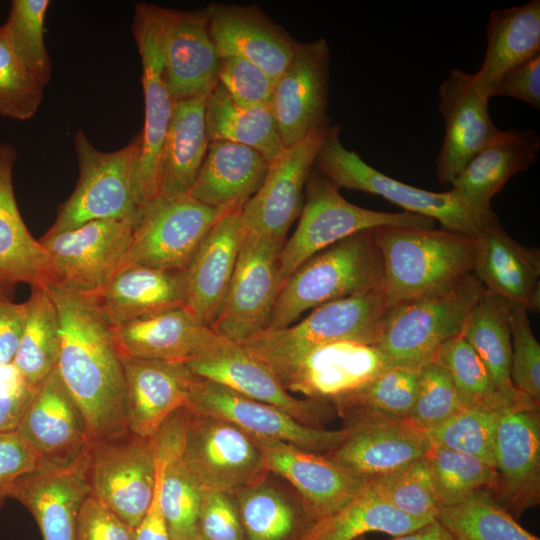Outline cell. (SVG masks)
<instances>
[{"instance_id":"obj_1","label":"cell","mask_w":540,"mask_h":540,"mask_svg":"<svg viewBox=\"0 0 540 540\" xmlns=\"http://www.w3.org/2000/svg\"><path fill=\"white\" fill-rule=\"evenodd\" d=\"M60 321L56 369L78 405L91 440L128 429L123 355L90 293L48 289Z\"/></svg>"},{"instance_id":"obj_2","label":"cell","mask_w":540,"mask_h":540,"mask_svg":"<svg viewBox=\"0 0 540 540\" xmlns=\"http://www.w3.org/2000/svg\"><path fill=\"white\" fill-rule=\"evenodd\" d=\"M372 232L391 308L473 273L474 238L443 228L387 226Z\"/></svg>"},{"instance_id":"obj_3","label":"cell","mask_w":540,"mask_h":540,"mask_svg":"<svg viewBox=\"0 0 540 540\" xmlns=\"http://www.w3.org/2000/svg\"><path fill=\"white\" fill-rule=\"evenodd\" d=\"M372 230L355 233L302 263L279 288L265 330L288 327L327 302L382 288V258Z\"/></svg>"},{"instance_id":"obj_4","label":"cell","mask_w":540,"mask_h":540,"mask_svg":"<svg viewBox=\"0 0 540 540\" xmlns=\"http://www.w3.org/2000/svg\"><path fill=\"white\" fill-rule=\"evenodd\" d=\"M473 273L393 307L375 347L387 367H421L439 347L461 334L485 292Z\"/></svg>"},{"instance_id":"obj_5","label":"cell","mask_w":540,"mask_h":540,"mask_svg":"<svg viewBox=\"0 0 540 540\" xmlns=\"http://www.w3.org/2000/svg\"><path fill=\"white\" fill-rule=\"evenodd\" d=\"M338 125H330L314 166L339 188L381 196L405 212L426 216L441 228L476 239L497 215L479 210L451 190L432 192L405 184L378 171L341 142Z\"/></svg>"},{"instance_id":"obj_6","label":"cell","mask_w":540,"mask_h":540,"mask_svg":"<svg viewBox=\"0 0 540 540\" xmlns=\"http://www.w3.org/2000/svg\"><path fill=\"white\" fill-rule=\"evenodd\" d=\"M305 189L298 226L278 255V290L310 257L355 233L387 226L434 228L435 221L423 215L375 211L350 203L315 166Z\"/></svg>"},{"instance_id":"obj_7","label":"cell","mask_w":540,"mask_h":540,"mask_svg":"<svg viewBox=\"0 0 540 540\" xmlns=\"http://www.w3.org/2000/svg\"><path fill=\"white\" fill-rule=\"evenodd\" d=\"M241 346L261 361L288 393L330 404L358 390L387 367L375 346L357 342L288 349Z\"/></svg>"},{"instance_id":"obj_8","label":"cell","mask_w":540,"mask_h":540,"mask_svg":"<svg viewBox=\"0 0 540 540\" xmlns=\"http://www.w3.org/2000/svg\"><path fill=\"white\" fill-rule=\"evenodd\" d=\"M140 134L124 147L104 152L79 129L74 135L79 176L71 195L59 206L46 233L74 229L101 219H137L132 178L140 152Z\"/></svg>"},{"instance_id":"obj_9","label":"cell","mask_w":540,"mask_h":540,"mask_svg":"<svg viewBox=\"0 0 540 540\" xmlns=\"http://www.w3.org/2000/svg\"><path fill=\"white\" fill-rule=\"evenodd\" d=\"M240 208L211 207L188 193L157 195L140 208L120 267L138 265L185 271L200 244L225 214Z\"/></svg>"},{"instance_id":"obj_10","label":"cell","mask_w":540,"mask_h":540,"mask_svg":"<svg viewBox=\"0 0 540 540\" xmlns=\"http://www.w3.org/2000/svg\"><path fill=\"white\" fill-rule=\"evenodd\" d=\"M90 495L135 528L155 491L156 456L152 438L129 430L91 440L85 452Z\"/></svg>"},{"instance_id":"obj_11","label":"cell","mask_w":540,"mask_h":540,"mask_svg":"<svg viewBox=\"0 0 540 540\" xmlns=\"http://www.w3.org/2000/svg\"><path fill=\"white\" fill-rule=\"evenodd\" d=\"M180 458L202 489L231 494L269 472L255 438L230 421L189 408Z\"/></svg>"},{"instance_id":"obj_12","label":"cell","mask_w":540,"mask_h":540,"mask_svg":"<svg viewBox=\"0 0 540 540\" xmlns=\"http://www.w3.org/2000/svg\"><path fill=\"white\" fill-rule=\"evenodd\" d=\"M132 32L141 58L145 106L140 152L132 178L134 199L141 208L159 194L161 153L173 101L164 78L155 4L135 5Z\"/></svg>"},{"instance_id":"obj_13","label":"cell","mask_w":540,"mask_h":540,"mask_svg":"<svg viewBox=\"0 0 540 540\" xmlns=\"http://www.w3.org/2000/svg\"><path fill=\"white\" fill-rule=\"evenodd\" d=\"M136 220H93L71 230L45 233L39 242L49 257L52 287L80 293L101 287L121 265Z\"/></svg>"},{"instance_id":"obj_14","label":"cell","mask_w":540,"mask_h":540,"mask_svg":"<svg viewBox=\"0 0 540 540\" xmlns=\"http://www.w3.org/2000/svg\"><path fill=\"white\" fill-rule=\"evenodd\" d=\"M187 408L230 421L257 440L280 442L321 455L329 454L349 434L346 427L328 430L307 426L273 405L198 376Z\"/></svg>"},{"instance_id":"obj_15","label":"cell","mask_w":540,"mask_h":540,"mask_svg":"<svg viewBox=\"0 0 540 540\" xmlns=\"http://www.w3.org/2000/svg\"><path fill=\"white\" fill-rule=\"evenodd\" d=\"M391 309L383 288L375 289L322 304L295 325L263 330L239 344L288 349L350 341L375 346Z\"/></svg>"},{"instance_id":"obj_16","label":"cell","mask_w":540,"mask_h":540,"mask_svg":"<svg viewBox=\"0 0 540 540\" xmlns=\"http://www.w3.org/2000/svg\"><path fill=\"white\" fill-rule=\"evenodd\" d=\"M282 246L245 231L226 298L211 327L216 334L241 343L267 328L278 293Z\"/></svg>"},{"instance_id":"obj_17","label":"cell","mask_w":540,"mask_h":540,"mask_svg":"<svg viewBox=\"0 0 540 540\" xmlns=\"http://www.w3.org/2000/svg\"><path fill=\"white\" fill-rule=\"evenodd\" d=\"M329 126L285 147L269 163L262 185L241 208L247 232L285 243L289 227L302 211L303 189Z\"/></svg>"},{"instance_id":"obj_18","label":"cell","mask_w":540,"mask_h":540,"mask_svg":"<svg viewBox=\"0 0 540 540\" xmlns=\"http://www.w3.org/2000/svg\"><path fill=\"white\" fill-rule=\"evenodd\" d=\"M330 51L324 38L296 42L286 69L275 81L269 109L284 147L330 124L327 116Z\"/></svg>"},{"instance_id":"obj_19","label":"cell","mask_w":540,"mask_h":540,"mask_svg":"<svg viewBox=\"0 0 540 540\" xmlns=\"http://www.w3.org/2000/svg\"><path fill=\"white\" fill-rule=\"evenodd\" d=\"M496 485L490 491L510 514L519 516L540 502L539 403L525 398L501 417L495 436Z\"/></svg>"},{"instance_id":"obj_20","label":"cell","mask_w":540,"mask_h":540,"mask_svg":"<svg viewBox=\"0 0 540 540\" xmlns=\"http://www.w3.org/2000/svg\"><path fill=\"white\" fill-rule=\"evenodd\" d=\"M186 364L196 376L273 405L307 426L324 428L336 416L330 403L288 393L261 361L227 339Z\"/></svg>"},{"instance_id":"obj_21","label":"cell","mask_w":540,"mask_h":540,"mask_svg":"<svg viewBox=\"0 0 540 540\" xmlns=\"http://www.w3.org/2000/svg\"><path fill=\"white\" fill-rule=\"evenodd\" d=\"M164 78L173 102L208 95L218 83L220 57L202 10L156 5Z\"/></svg>"},{"instance_id":"obj_22","label":"cell","mask_w":540,"mask_h":540,"mask_svg":"<svg viewBox=\"0 0 540 540\" xmlns=\"http://www.w3.org/2000/svg\"><path fill=\"white\" fill-rule=\"evenodd\" d=\"M16 432L45 463L70 465L86 451L85 419L56 367L32 388Z\"/></svg>"},{"instance_id":"obj_23","label":"cell","mask_w":540,"mask_h":540,"mask_svg":"<svg viewBox=\"0 0 540 540\" xmlns=\"http://www.w3.org/2000/svg\"><path fill=\"white\" fill-rule=\"evenodd\" d=\"M256 441L268 470L295 490L316 520L341 510L357 497L371 480L326 455L280 442Z\"/></svg>"},{"instance_id":"obj_24","label":"cell","mask_w":540,"mask_h":540,"mask_svg":"<svg viewBox=\"0 0 540 540\" xmlns=\"http://www.w3.org/2000/svg\"><path fill=\"white\" fill-rule=\"evenodd\" d=\"M202 12L220 58H244L276 81L296 42L257 5L211 3Z\"/></svg>"},{"instance_id":"obj_25","label":"cell","mask_w":540,"mask_h":540,"mask_svg":"<svg viewBox=\"0 0 540 540\" xmlns=\"http://www.w3.org/2000/svg\"><path fill=\"white\" fill-rule=\"evenodd\" d=\"M444 138L436 157L439 183L451 182L500 130L489 114V101L475 89L473 74L453 69L438 90Z\"/></svg>"},{"instance_id":"obj_26","label":"cell","mask_w":540,"mask_h":540,"mask_svg":"<svg viewBox=\"0 0 540 540\" xmlns=\"http://www.w3.org/2000/svg\"><path fill=\"white\" fill-rule=\"evenodd\" d=\"M85 452L70 465L42 462L21 476L11 490L10 498L30 511L43 540H77L80 511L90 495Z\"/></svg>"},{"instance_id":"obj_27","label":"cell","mask_w":540,"mask_h":540,"mask_svg":"<svg viewBox=\"0 0 540 540\" xmlns=\"http://www.w3.org/2000/svg\"><path fill=\"white\" fill-rule=\"evenodd\" d=\"M129 431L152 438L175 412L189 405L197 379L185 362L123 355Z\"/></svg>"},{"instance_id":"obj_28","label":"cell","mask_w":540,"mask_h":540,"mask_svg":"<svg viewBox=\"0 0 540 540\" xmlns=\"http://www.w3.org/2000/svg\"><path fill=\"white\" fill-rule=\"evenodd\" d=\"M15 147L0 142V297L10 299L18 283L49 289L53 277L48 254L24 223L13 187Z\"/></svg>"},{"instance_id":"obj_29","label":"cell","mask_w":540,"mask_h":540,"mask_svg":"<svg viewBox=\"0 0 540 540\" xmlns=\"http://www.w3.org/2000/svg\"><path fill=\"white\" fill-rule=\"evenodd\" d=\"M473 274L484 288L510 305L540 308V251L520 244L491 220L478 235Z\"/></svg>"},{"instance_id":"obj_30","label":"cell","mask_w":540,"mask_h":540,"mask_svg":"<svg viewBox=\"0 0 540 540\" xmlns=\"http://www.w3.org/2000/svg\"><path fill=\"white\" fill-rule=\"evenodd\" d=\"M245 231L241 208L225 214L185 270V306L210 328L226 298Z\"/></svg>"},{"instance_id":"obj_31","label":"cell","mask_w":540,"mask_h":540,"mask_svg":"<svg viewBox=\"0 0 540 540\" xmlns=\"http://www.w3.org/2000/svg\"><path fill=\"white\" fill-rule=\"evenodd\" d=\"M344 427L348 436L326 456L367 479L394 472L432 447L426 432L408 420H371Z\"/></svg>"},{"instance_id":"obj_32","label":"cell","mask_w":540,"mask_h":540,"mask_svg":"<svg viewBox=\"0 0 540 540\" xmlns=\"http://www.w3.org/2000/svg\"><path fill=\"white\" fill-rule=\"evenodd\" d=\"M113 329L122 355L162 361L186 363L225 339L185 305Z\"/></svg>"},{"instance_id":"obj_33","label":"cell","mask_w":540,"mask_h":540,"mask_svg":"<svg viewBox=\"0 0 540 540\" xmlns=\"http://www.w3.org/2000/svg\"><path fill=\"white\" fill-rule=\"evenodd\" d=\"M90 293L108 323L119 327L185 305V271L130 265L118 268Z\"/></svg>"},{"instance_id":"obj_34","label":"cell","mask_w":540,"mask_h":540,"mask_svg":"<svg viewBox=\"0 0 540 540\" xmlns=\"http://www.w3.org/2000/svg\"><path fill=\"white\" fill-rule=\"evenodd\" d=\"M540 151L534 130H499L451 182V191L473 207L490 211L492 198L514 175L532 166Z\"/></svg>"},{"instance_id":"obj_35","label":"cell","mask_w":540,"mask_h":540,"mask_svg":"<svg viewBox=\"0 0 540 540\" xmlns=\"http://www.w3.org/2000/svg\"><path fill=\"white\" fill-rule=\"evenodd\" d=\"M246 540H303L316 518L272 472L233 494Z\"/></svg>"},{"instance_id":"obj_36","label":"cell","mask_w":540,"mask_h":540,"mask_svg":"<svg viewBox=\"0 0 540 540\" xmlns=\"http://www.w3.org/2000/svg\"><path fill=\"white\" fill-rule=\"evenodd\" d=\"M483 62L473 73L474 87L486 100L511 69L540 54V1L490 12Z\"/></svg>"},{"instance_id":"obj_37","label":"cell","mask_w":540,"mask_h":540,"mask_svg":"<svg viewBox=\"0 0 540 540\" xmlns=\"http://www.w3.org/2000/svg\"><path fill=\"white\" fill-rule=\"evenodd\" d=\"M268 167L269 162L250 147L211 141L188 194L211 207L242 208L262 185Z\"/></svg>"},{"instance_id":"obj_38","label":"cell","mask_w":540,"mask_h":540,"mask_svg":"<svg viewBox=\"0 0 540 540\" xmlns=\"http://www.w3.org/2000/svg\"><path fill=\"white\" fill-rule=\"evenodd\" d=\"M207 96L173 102L161 153L158 195L187 194L195 182L210 143L205 122Z\"/></svg>"},{"instance_id":"obj_39","label":"cell","mask_w":540,"mask_h":540,"mask_svg":"<svg viewBox=\"0 0 540 540\" xmlns=\"http://www.w3.org/2000/svg\"><path fill=\"white\" fill-rule=\"evenodd\" d=\"M187 408L170 416L152 437L164 456L162 513L172 540H201L197 529L202 488L180 458Z\"/></svg>"},{"instance_id":"obj_40","label":"cell","mask_w":540,"mask_h":540,"mask_svg":"<svg viewBox=\"0 0 540 540\" xmlns=\"http://www.w3.org/2000/svg\"><path fill=\"white\" fill-rule=\"evenodd\" d=\"M526 395L514 386L489 399L462 407L442 424L426 432L432 445L473 455L495 469L494 444L502 415Z\"/></svg>"},{"instance_id":"obj_41","label":"cell","mask_w":540,"mask_h":540,"mask_svg":"<svg viewBox=\"0 0 540 540\" xmlns=\"http://www.w3.org/2000/svg\"><path fill=\"white\" fill-rule=\"evenodd\" d=\"M209 141H228L258 151L269 163L285 148L269 107H241L218 82L205 102Z\"/></svg>"},{"instance_id":"obj_42","label":"cell","mask_w":540,"mask_h":540,"mask_svg":"<svg viewBox=\"0 0 540 540\" xmlns=\"http://www.w3.org/2000/svg\"><path fill=\"white\" fill-rule=\"evenodd\" d=\"M420 367L389 366L332 405L344 426L371 420H408ZM343 426V427H344Z\"/></svg>"},{"instance_id":"obj_43","label":"cell","mask_w":540,"mask_h":540,"mask_svg":"<svg viewBox=\"0 0 540 540\" xmlns=\"http://www.w3.org/2000/svg\"><path fill=\"white\" fill-rule=\"evenodd\" d=\"M432 521L406 515L368 486L336 513L316 520L303 540H355L368 532L399 536Z\"/></svg>"},{"instance_id":"obj_44","label":"cell","mask_w":540,"mask_h":540,"mask_svg":"<svg viewBox=\"0 0 540 540\" xmlns=\"http://www.w3.org/2000/svg\"><path fill=\"white\" fill-rule=\"evenodd\" d=\"M27 319L13 366L34 387L57 365L60 321L56 304L47 289L31 288Z\"/></svg>"},{"instance_id":"obj_45","label":"cell","mask_w":540,"mask_h":540,"mask_svg":"<svg viewBox=\"0 0 540 540\" xmlns=\"http://www.w3.org/2000/svg\"><path fill=\"white\" fill-rule=\"evenodd\" d=\"M509 314L510 303L485 290L460 334L483 361L498 390L513 387L510 381Z\"/></svg>"},{"instance_id":"obj_46","label":"cell","mask_w":540,"mask_h":540,"mask_svg":"<svg viewBox=\"0 0 540 540\" xmlns=\"http://www.w3.org/2000/svg\"><path fill=\"white\" fill-rule=\"evenodd\" d=\"M436 519L455 540H540L523 528L487 489L454 505L440 507Z\"/></svg>"},{"instance_id":"obj_47","label":"cell","mask_w":540,"mask_h":540,"mask_svg":"<svg viewBox=\"0 0 540 540\" xmlns=\"http://www.w3.org/2000/svg\"><path fill=\"white\" fill-rule=\"evenodd\" d=\"M49 5V0H13L7 20L0 26L13 53L43 87L52 77V60L44 37Z\"/></svg>"},{"instance_id":"obj_48","label":"cell","mask_w":540,"mask_h":540,"mask_svg":"<svg viewBox=\"0 0 540 540\" xmlns=\"http://www.w3.org/2000/svg\"><path fill=\"white\" fill-rule=\"evenodd\" d=\"M440 507L454 505L472 493L496 485V471L479 458L432 445L427 454Z\"/></svg>"},{"instance_id":"obj_49","label":"cell","mask_w":540,"mask_h":540,"mask_svg":"<svg viewBox=\"0 0 540 540\" xmlns=\"http://www.w3.org/2000/svg\"><path fill=\"white\" fill-rule=\"evenodd\" d=\"M369 485L398 511L414 518L436 519L440 504L427 455L394 472L371 479Z\"/></svg>"},{"instance_id":"obj_50","label":"cell","mask_w":540,"mask_h":540,"mask_svg":"<svg viewBox=\"0 0 540 540\" xmlns=\"http://www.w3.org/2000/svg\"><path fill=\"white\" fill-rule=\"evenodd\" d=\"M432 361L447 373L463 407L485 401L498 391L485 364L461 335L444 342Z\"/></svg>"},{"instance_id":"obj_51","label":"cell","mask_w":540,"mask_h":540,"mask_svg":"<svg viewBox=\"0 0 540 540\" xmlns=\"http://www.w3.org/2000/svg\"><path fill=\"white\" fill-rule=\"evenodd\" d=\"M463 407L450 378L434 361L420 367L415 400L408 421L427 432Z\"/></svg>"},{"instance_id":"obj_52","label":"cell","mask_w":540,"mask_h":540,"mask_svg":"<svg viewBox=\"0 0 540 540\" xmlns=\"http://www.w3.org/2000/svg\"><path fill=\"white\" fill-rule=\"evenodd\" d=\"M44 87L27 71L6 42L0 28V114L26 121L38 111Z\"/></svg>"},{"instance_id":"obj_53","label":"cell","mask_w":540,"mask_h":540,"mask_svg":"<svg viewBox=\"0 0 540 540\" xmlns=\"http://www.w3.org/2000/svg\"><path fill=\"white\" fill-rule=\"evenodd\" d=\"M528 309L510 305L511 384L522 394L540 403V345L530 326Z\"/></svg>"},{"instance_id":"obj_54","label":"cell","mask_w":540,"mask_h":540,"mask_svg":"<svg viewBox=\"0 0 540 540\" xmlns=\"http://www.w3.org/2000/svg\"><path fill=\"white\" fill-rule=\"evenodd\" d=\"M218 82L241 107H269L275 86L262 69L236 56L220 58Z\"/></svg>"},{"instance_id":"obj_55","label":"cell","mask_w":540,"mask_h":540,"mask_svg":"<svg viewBox=\"0 0 540 540\" xmlns=\"http://www.w3.org/2000/svg\"><path fill=\"white\" fill-rule=\"evenodd\" d=\"M197 529L201 540H246L233 494L203 489Z\"/></svg>"},{"instance_id":"obj_56","label":"cell","mask_w":540,"mask_h":540,"mask_svg":"<svg viewBox=\"0 0 540 540\" xmlns=\"http://www.w3.org/2000/svg\"><path fill=\"white\" fill-rule=\"evenodd\" d=\"M42 463L32 446L16 431L0 434V508L15 482Z\"/></svg>"},{"instance_id":"obj_57","label":"cell","mask_w":540,"mask_h":540,"mask_svg":"<svg viewBox=\"0 0 540 540\" xmlns=\"http://www.w3.org/2000/svg\"><path fill=\"white\" fill-rule=\"evenodd\" d=\"M77 540H134V528L89 495L80 511Z\"/></svg>"},{"instance_id":"obj_58","label":"cell","mask_w":540,"mask_h":540,"mask_svg":"<svg viewBox=\"0 0 540 540\" xmlns=\"http://www.w3.org/2000/svg\"><path fill=\"white\" fill-rule=\"evenodd\" d=\"M32 388L13 364L0 365V434L17 430Z\"/></svg>"},{"instance_id":"obj_59","label":"cell","mask_w":540,"mask_h":540,"mask_svg":"<svg viewBox=\"0 0 540 540\" xmlns=\"http://www.w3.org/2000/svg\"><path fill=\"white\" fill-rule=\"evenodd\" d=\"M506 96L540 108V54L507 72L494 86L491 98Z\"/></svg>"},{"instance_id":"obj_60","label":"cell","mask_w":540,"mask_h":540,"mask_svg":"<svg viewBox=\"0 0 540 540\" xmlns=\"http://www.w3.org/2000/svg\"><path fill=\"white\" fill-rule=\"evenodd\" d=\"M27 302L14 303L0 297V365L12 364L26 319Z\"/></svg>"},{"instance_id":"obj_61","label":"cell","mask_w":540,"mask_h":540,"mask_svg":"<svg viewBox=\"0 0 540 540\" xmlns=\"http://www.w3.org/2000/svg\"><path fill=\"white\" fill-rule=\"evenodd\" d=\"M152 441L156 456L155 491L146 514L134 528V540H172L160 504V490L165 463L164 456L153 438Z\"/></svg>"},{"instance_id":"obj_62","label":"cell","mask_w":540,"mask_h":540,"mask_svg":"<svg viewBox=\"0 0 540 540\" xmlns=\"http://www.w3.org/2000/svg\"><path fill=\"white\" fill-rule=\"evenodd\" d=\"M355 540H368L366 538L359 537ZM389 540H455L448 530L437 520L420 527L419 529L394 536Z\"/></svg>"}]
</instances>
